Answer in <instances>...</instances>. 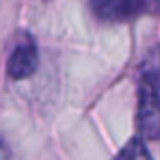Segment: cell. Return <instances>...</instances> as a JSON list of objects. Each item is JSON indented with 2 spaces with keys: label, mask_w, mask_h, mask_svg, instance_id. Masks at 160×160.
Here are the masks:
<instances>
[{
  "label": "cell",
  "mask_w": 160,
  "mask_h": 160,
  "mask_svg": "<svg viewBox=\"0 0 160 160\" xmlns=\"http://www.w3.org/2000/svg\"><path fill=\"white\" fill-rule=\"evenodd\" d=\"M136 126L141 138L158 141L160 138V95L158 89L147 80L141 82L138 89V110H136Z\"/></svg>",
  "instance_id": "obj_1"
},
{
  "label": "cell",
  "mask_w": 160,
  "mask_h": 160,
  "mask_svg": "<svg viewBox=\"0 0 160 160\" xmlns=\"http://www.w3.org/2000/svg\"><path fill=\"white\" fill-rule=\"evenodd\" d=\"M91 9L100 20L130 22L147 9V0H91Z\"/></svg>",
  "instance_id": "obj_2"
},
{
  "label": "cell",
  "mask_w": 160,
  "mask_h": 160,
  "mask_svg": "<svg viewBox=\"0 0 160 160\" xmlns=\"http://www.w3.org/2000/svg\"><path fill=\"white\" fill-rule=\"evenodd\" d=\"M39 65V54H37V46L32 43V39H24L20 41L13 52L9 56V63H7V69H9V76L15 80L28 78L35 74Z\"/></svg>",
  "instance_id": "obj_3"
},
{
  "label": "cell",
  "mask_w": 160,
  "mask_h": 160,
  "mask_svg": "<svg viewBox=\"0 0 160 160\" xmlns=\"http://www.w3.org/2000/svg\"><path fill=\"white\" fill-rule=\"evenodd\" d=\"M117 160H154V158H152V154H149L145 141H143L141 136H136V138H132V141L117 154Z\"/></svg>",
  "instance_id": "obj_4"
},
{
  "label": "cell",
  "mask_w": 160,
  "mask_h": 160,
  "mask_svg": "<svg viewBox=\"0 0 160 160\" xmlns=\"http://www.w3.org/2000/svg\"><path fill=\"white\" fill-rule=\"evenodd\" d=\"M143 80H147L149 84L160 89V46L154 48L147 56V61L143 65Z\"/></svg>",
  "instance_id": "obj_5"
},
{
  "label": "cell",
  "mask_w": 160,
  "mask_h": 160,
  "mask_svg": "<svg viewBox=\"0 0 160 160\" xmlns=\"http://www.w3.org/2000/svg\"><path fill=\"white\" fill-rule=\"evenodd\" d=\"M0 160H11V154H9V149L2 141H0Z\"/></svg>",
  "instance_id": "obj_6"
},
{
  "label": "cell",
  "mask_w": 160,
  "mask_h": 160,
  "mask_svg": "<svg viewBox=\"0 0 160 160\" xmlns=\"http://www.w3.org/2000/svg\"><path fill=\"white\" fill-rule=\"evenodd\" d=\"M156 2H158V7H160V0H156Z\"/></svg>",
  "instance_id": "obj_7"
}]
</instances>
